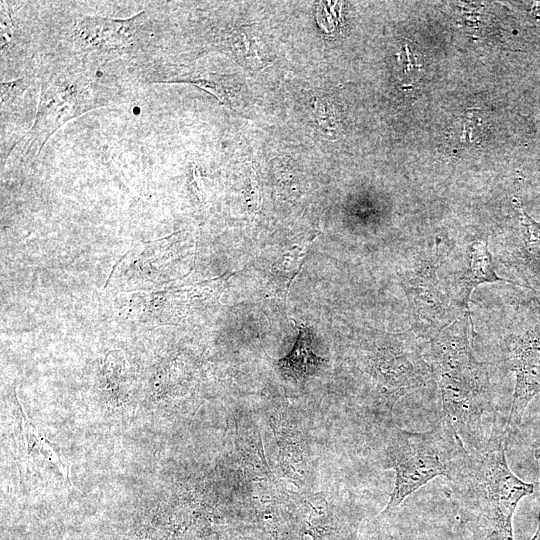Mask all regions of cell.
Returning <instances> with one entry per match:
<instances>
[{
    "label": "cell",
    "mask_w": 540,
    "mask_h": 540,
    "mask_svg": "<svg viewBox=\"0 0 540 540\" xmlns=\"http://www.w3.org/2000/svg\"><path fill=\"white\" fill-rule=\"evenodd\" d=\"M508 441L503 432L473 455L466 450L450 479L469 503L487 540H514V512L520 500L534 490L533 484L521 480L509 468Z\"/></svg>",
    "instance_id": "1"
},
{
    "label": "cell",
    "mask_w": 540,
    "mask_h": 540,
    "mask_svg": "<svg viewBox=\"0 0 540 540\" xmlns=\"http://www.w3.org/2000/svg\"><path fill=\"white\" fill-rule=\"evenodd\" d=\"M470 314L458 316L431 338L429 365L437 377L445 419L463 442L479 419L488 394L484 365L473 354L469 341Z\"/></svg>",
    "instance_id": "2"
},
{
    "label": "cell",
    "mask_w": 540,
    "mask_h": 540,
    "mask_svg": "<svg viewBox=\"0 0 540 540\" xmlns=\"http://www.w3.org/2000/svg\"><path fill=\"white\" fill-rule=\"evenodd\" d=\"M466 448L451 425L441 417L426 432L395 427L387 446L395 484L383 514L390 515L412 493L439 476L454 475Z\"/></svg>",
    "instance_id": "3"
},
{
    "label": "cell",
    "mask_w": 540,
    "mask_h": 540,
    "mask_svg": "<svg viewBox=\"0 0 540 540\" xmlns=\"http://www.w3.org/2000/svg\"><path fill=\"white\" fill-rule=\"evenodd\" d=\"M443 261L440 244L413 263L404 287L411 308L413 333L433 337L457 317L456 309L448 292L439 284L438 269Z\"/></svg>",
    "instance_id": "4"
},
{
    "label": "cell",
    "mask_w": 540,
    "mask_h": 540,
    "mask_svg": "<svg viewBox=\"0 0 540 540\" xmlns=\"http://www.w3.org/2000/svg\"><path fill=\"white\" fill-rule=\"evenodd\" d=\"M88 83L76 76L59 75L42 89L33 126L24 144V157L39 155L49 137L68 120L101 104Z\"/></svg>",
    "instance_id": "5"
},
{
    "label": "cell",
    "mask_w": 540,
    "mask_h": 540,
    "mask_svg": "<svg viewBox=\"0 0 540 540\" xmlns=\"http://www.w3.org/2000/svg\"><path fill=\"white\" fill-rule=\"evenodd\" d=\"M507 362L515 374L513 400L504 433H511L521 423L525 410L540 393V324L505 338Z\"/></svg>",
    "instance_id": "6"
},
{
    "label": "cell",
    "mask_w": 540,
    "mask_h": 540,
    "mask_svg": "<svg viewBox=\"0 0 540 540\" xmlns=\"http://www.w3.org/2000/svg\"><path fill=\"white\" fill-rule=\"evenodd\" d=\"M498 281L517 285L496 273L493 257L487 245L481 241H474L467 248L466 264L463 271L454 278L449 295L456 309L461 313H470L469 301L473 290L481 284Z\"/></svg>",
    "instance_id": "7"
},
{
    "label": "cell",
    "mask_w": 540,
    "mask_h": 540,
    "mask_svg": "<svg viewBox=\"0 0 540 540\" xmlns=\"http://www.w3.org/2000/svg\"><path fill=\"white\" fill-rule=\"evenodd\" d=\"M519 222V235L511 251L510 265L525 286L540 293V222L524 209L519 198L513 199Z\"/></svg>",
    "instance_id": "8"
},
{
    "label": "cell",
    "mask_w": 540,
    "mask_h": 540,
    "mask_svg": "<svg viewBox=\"0 0 540 540\" xmlns=\"http://www.w3.org/2000/svg\"><path fill=\"white\" fill-rule=\"evenodd\" d=\"M295 528L308 535L311 540H349L350 531L327 506L324 498L306 501L295 521Z\"/></svg>",
    "instance_id": "9"
},
{
    "label": "cell",
    "mask_w": 540,
    "mask_h": 540,
    "mask_svg": "<svg viewBox=\"0 0 540 540\" xmlns=\"http://www.w3.org/2000/svg\"><path fill=\"white\" fill-rule=\"evenodd\" d=\"M84 18L78 26L83 42L97 49H116L131 41L134 19Z\"/></svg>",
    "instance_id": "10"
},
{
    "label": "cell",
    "mask_w": 540,
    "mask_h": 540,
    "mask_svg": "<svg viewBox=\"0 0 540 540\" xmlns=\"http://www.w3.org/2000/svg\"><path fill=\"white\" fill-rule=\"evenodd\" d=\"M326 360L313 353L311 348V331L299 325V333L290 353L277 361V366L285 375L302 381L315 372Z\"/></svg>",
    "instance_id": "11"
},
{
    "label": "cell",
    "mask_w": 540,
    "mask_h": 540,
    "mask_svg": "<svg viewBox=\"0 0 540 540\" xmlns=\"http://www.w3.org/2000/svg\"><path fill=\"white\" fill-rule=\"evenodd\" d=\"M274 432L279 446V461L283 472L292 480H302L301 464L304 462V452L297 435L285 430L283 426L275 425Z\"/></svg>",
    "instance_id": "12"
},
{
    "label": "cell",
    "mask_w": 540,
    "mask_h": 540,
    "mask_svg": "<svg viewBox=\"0 0 540 540\" xmlns=\"http://www.w3.org/2000/svg\"><path fill=\"white\" fill-rule=\"evenodd\" d=\"M21 427L28 447V453L37 452L38 456L48 461L65 478L69 479L67 465L62 461L59 453L45 438L39 437L29 420L21 413Z\"/></svg>",
    "instance_id": "13"
},
{
    "label": "cell",
    "mask_w": 540,
    "mask_h": 540,
    "mask_svg": "<svg viewBox=\"0 0 540 540\" xmlns=\"http://www.w3.org/2000/svg\"><path fill=\"white\" fill-rule=\"evenodd\" d=\"M24 90L23 80H17L9 83H2L1 85V99L2 102H7L9 98L15 94H19Z\"/></svg>",
    "instance_id": "14"
},
{
    "label": "cell",
    "mask_w": 540,
    "mask_h": 540,
    "mask_svg": "<svg viewBox=\"0 0 540 540\" xmlns=\"http://www.w3.org/2000/svg\"><path fill=\"white\" fill-rule=\"evenodd\" d=\"M534 458L536 460L537 469H538V477H539V490H540V448H536L534 450ZM538 528H540V523Z\"/></svg>",
    "instance_id": "15"
},
{
    "label": "cell",
    "mask_w": 540,
    "mask_h": 540,
    "mask_svg": "<svg viewBox=\"0 0 540 540\" xmlns=\"http://www.w3.org/2000/svg\"><path fill=\"white\" fill-rule=\"evenodd\" d=\"M531 540H540V528H537L534 536L531 538Z\"/></svg>",
    "instance_id": "16"
}]
</instances>
